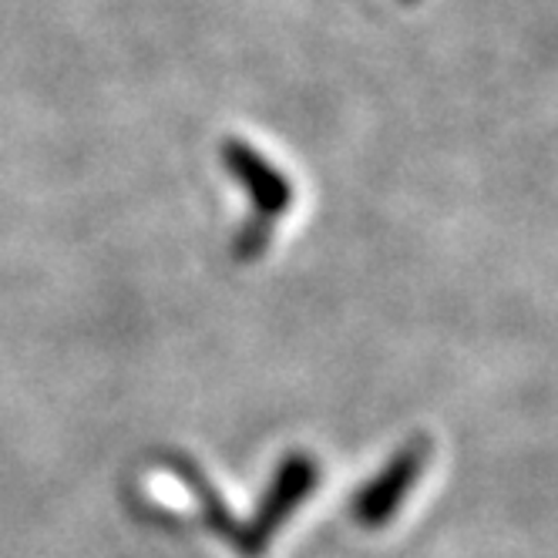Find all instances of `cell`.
<instances>
[{"label":"cell","instance_id":"1","mask_svg":"<svg viewBox=\"0 0 558 558\" xmlns=\"http://www.w3.org/2000/svg\"><path fill=\"white\" fill-rule=\"evenodd\" d=\"M316 482H320V464L313 461V454H306V451L287 454L283 461H279V468L272 474L266 495L259 498L253 518L246 525H239L232 548L246 558H259L269 548L272 535L283 529L287 518L310 498Z\"/></svg>","mask_w":558,"mask_h":558},{"label":"cell","instance_id":"2","mask_svg":"<svg viewBox=\"0 0 558 558\" xmlns=\"http://www.w3.org/2000/svg\"><path fill=\"white\" fill-rule=\"evenodd\" d=\"M427 458H430V437H424V434L411 437V441L387 461V468L374 477V482H367L361 492H356L353 522L361 529H384L393 518V511L411 495L414 482L427 468Z\"/></svg>","mask_w":558,"mask_h":558},{"label":"cell","instance_id":"3","mask_svg":"<svg viewBox=\"0 0 558 558\" xmlns=\"http://www.w3.org/2000/svg\"><path fill=\"white\" fill-rule=\"evenodd\" d=\"M222 166L226 172L246 189L250 203H253V216L276 222L279 216H287L296 203V189L293 179L279 172L263 151H256L250 142L243 138H226L222 142Z\"/></svg>","mask_w":558,"mask_h":558},{"label":"cell","instance_id":"4","mask_svg":"<svg viewBox=\"0 0 558 558\" xmlns=\"http://www.w3.org/2000/svg\"><path fill=\"white\" fill-rule=\"evenodd\" d=\"M162 468L166 471H172L179 482L195 495V501H198V508H203V518H206V525L216 532V535H222L229 545L235 542V532H239V525H235V518L229 514V508L222 505V498L216 495V488H213V482L206 477V471L198 468L189 454H179V451H169V454H162Z\"/></svg>","mask_w":558,"mask_h":558},{"label":"cell","instance_id":"5","mask_svg":"<svg viewBox=\"0 0 558 558\" xmlns=\"http://www.w3.org/2000/svg\"><path fill=\"white\" fill-rule=\"evenodd\" d=\"M272 229H276V222L259 219V216H250L243 222V229L232 235V259H239V263H256L269 250Z\"/></svg>","mask_w":558,"mask_h":558},{"label":"cell","instance_id":"6","mask_svg":"<svg viewBox=\"0 0 558 558\" xmlns=\"http://www.w3.org/2000/svg\"><path fill=\"white\" fill-rule=\"evenodd\" d=\"M404 4H417V0H404Z\"/></svg>","mask_w":558,"mask_h":558}]
</instances>
